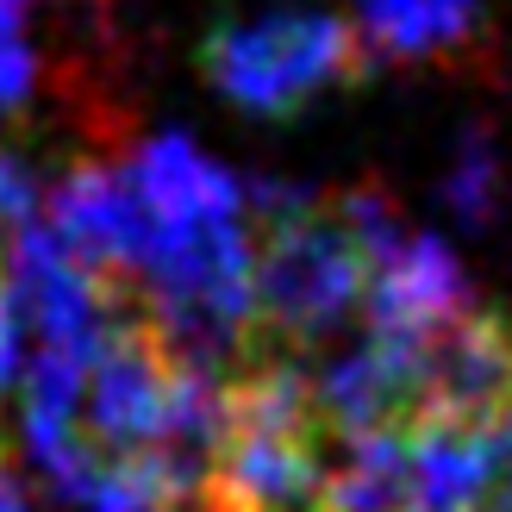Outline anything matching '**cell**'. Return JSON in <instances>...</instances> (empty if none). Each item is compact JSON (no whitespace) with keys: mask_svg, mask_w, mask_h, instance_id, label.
<instances>
[{"mask_svg":"<svg viewBox=\"0 0 512 512\" xmlns=\"http://www.w3.org/2000/svg\"><path fill=\"white\" fill-rule=\"evenodd\" d=\"M250 213L263 225L256 244V319L263 344L300 350L331 338L356 306H369V263L350 238L338 200H319L313 188L263 182L250 188Z\"/></svg>","mask_w":512,"mask_h":512,"instance_id":"obj_1","label":"cell"},{"mask_svg":"<svg viewBox=\"0 0 512 512\" xmlns=\"http://www.w3.org/2000/svg\"><path fill=\"white\" fill-rule=\"evenodd\" d=\"M207 82L256 119H294L319 94L350 88L369 75V38L338 13L275 7L256 19H232L200 44Z\"/></svg>","mask_w":512,"mask_h":512,"instance_id":"obj_2","label":"cell"},{"mask_svg":"<svg viewBox=\"0 0 512 512\" xmlns=\"http://www.w3.org/2000/svg\"><path fill=\"white\" fill-rule=\"evenodd\" d=\"M338 213H344L350 238L363 244V263H369V331L425 344L475 306L463 263L431 232H413L381 188L338 194Z\"/></svg>","mask_w":512,"mask_h":512,"instance_id":"obj_3","label":"cell"},{"mask_svg":"<svg viewBox=\"0 0 512 512\" xmlns=\"http://www.w3.org/2000/svg\"><path fill=\"white\" fill-rule=\"evenodd\" d=\"M182 356L169 350V338L144 313H125L107 344L88 363V388H82V425L100 456H144L163 450L169 419H175V394H182Z\"/></svg>","mask_w":512,"mask_h":512,"instance_id":"obj_4","label":"cell"},{"mask_svg":"<svg viewBox=\"0 0 512 512\" xmlns=\"http://www.w3.org/2000/svg\"><path fill=\"white\" fill-rule=\"evenodd\" d=\"M419 369H425L419 419L475 425V431H500L512 419V319L506 313L469 306L463 319H450L438 338L419 344Z\"/></svg>","mask_w":512,"mask_h":512,"instance_id":"obj_5","label":"cell"},{"mask_svg":"<svg viewBox=\"0 0 512 512\" xmlns=\"http://www.w3.org/2000/svg\"><path fill=\"white\" fill-rule=\"evenodd\" d=\"M319 394V419L331 438H369V431H394L419 419V394H425V369H419V344L369 331L356 350L331 356L313 375Z\"/></svg>","mask_w":512,"mask_h":512,"instance_id":"obj_6","label":"cell"},{"mask_svg":"<svg viewBox=\"0 0 512 512\" xmlns=\"http://www.w3.org/2000/svg\"><path fill=\"white\" fill-rule=\"evenodd\" d=\"M413 431V512H475L494 481V431L419 419Z\"/></svg>","mask_w":512,"mask_h":512,"instance_id":"obj_7","label":"cell"},{"mask_svg":"<svg viewBox=\"0 0 512 512\" xmlns=\"http://www.w3.org/2000/svg\"><path fill=\"white\" fill-rule=\"evenodd\" d=\"M363 38L400 63H450L481 38V0H356Z\"/></svg>","mask_w":512,"mask_h":512,"instance_id":"obj_8","label":"cell"},{"mask_svg":"<svg viewBox=\"0 0 512 512\" xmlns=\"http://www.w3.org/2000/svg\"><path fill=\"white\" fill-rule=\"evenodd\" d=\"M325 512H413V431L344 438V456L325 475Z\"/></svg>","mask_w":512,"mask_h":512,"instance_id":"obj_9","label":"cell"},{"mask_svg":"<svg viewBox=\"0 0 512 512\" xmlns=\"http://www.w3.org/2000/svg\"><path fill=\"white\" fill-rule=\"evenodd\" d=\"M444 200L469 225L494 219V207H500V157H494V144L481 138V132H469L463 144H456V163L444 175Z\"/></svg>","mask_w":512,"mask_h":512,"instance_id":"obj_10","label":"cell"},{"mask_svg":"<svg viewBox=\"0 0 512 512\" xmlns=\"http://www.w3.org/2000/svg\"><path fill=\"white\" fill-rule=\"evenodd\" d=\"M25 7L32 0H0V113H13L38 88V50L25 38Z\"/></svg>","mask_w":512,"mask_h":512,"instance_id":"obj_11","label":"cell"},{"mask_svg":"<svg viewBox=\"0 0 512 512\" xmlns=\"http://www.w3.org/2000/svg\"><path fill=\"white\" fill-rule=\"evenodd\" d=\"M475 512H512V419L494 431V481H488V494H481Z\"/></svg>","mask_w":512,"mask_h":512,"instance_id":"obj_12","label":"cell"},{"mask_svg":"<svg viewBox=\"0 0 512 512\" xmlns=\"http://www.w3.org/2000/svg\"><path fill=\"white\" fill-rule=\"evenodd\" d=\"M0 512H32V494H25V481H19L7 450H0Z\"/></svg>","mask_w":512,"mask_h":512,"instance_id":"obj_13","label":"cell"},{"mask_svg":"<svg viewBox=\"0 0 512 512\" xmlns=\"http://www.w3.org/2000/svg\"><path fill=\"white\" fill-rule=\"evenodd\" d=\"M200 512H232V506H200Z\"/></svg>","mask_w":512,"mask_h":512,"instance_id":"obj_14","label":"cell"},{"mask_svg":"<svg viewBox=\"0 0 512 512\" xmlns=\"http://www.w3.org/2000/svg\"><path fill=\"white\" fill-rule=\"evenodd\" d=\"M0 288H7V275H0Z\"/></svg>","mask_w":512,"mask_h":512,"instance_id":"obj_15","label":"cell"}]
</instances>
